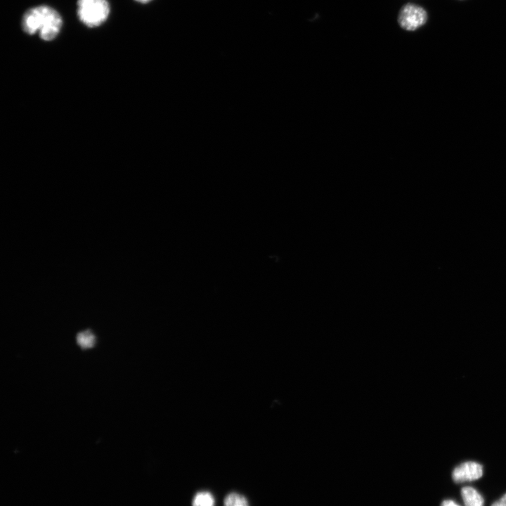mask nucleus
Segmentation results:
<instances>
[{
	"mask_svg": "<svg viewBox=\"0 0 506 506\" xmlns=\"http://www.w3.org/2000/svg\"><path fill=\"white\" fill-rule=\"evenodd\" d=\"M441 506H460V505L452 500H445L441 502Z\"/></svg>",
	"mask_w": 506,
	"mask_h": 506,
	"instance_id": "nucleus-10",
	"label": "nucleus"
},
{
	"mask_svg": "<svg viewBox=\"0 0 506 506\" xmlns=\"http://www.w3.org/2000/svg\"><path fill=\"white\" fill-rule=\"evenodd\" d=\"M77 343L82 349H90L96 343L95 335L90 330L79 332L76 337Z\"/></svg>",
	"mask_w": 506,
	"mask_h": 506,
	"instance_id": "nucleus-6",
	"label": "nucleus"
},
{
	"mask_svg": "<svg viewBox=\"0 0 506 506\" xmlns=\"http://www.w3.org/2000/svg\"><path fill=\"white\" fill-rule=\"evenodd\" d=\"M491 506H506V493L501 498L494 502Z\"/></svg>",
	"mask_w": 506,
	"mask_h": 506,
	"instance_id": "nucleus-9",
	"label": "nucleus"
},
{
	"mask_svg": "<svg viewBox=\"0 0 506 506\" xmlns=\"http://www.w3.org/2000/svg\"><path fill=\"white\" fill-rule=\"evenodd\" d=\"M483 475V467L478 462L468 461L457 466L453 471L452 478L456 483L476 480Z\"/></svg>",
	"mask_w": 506,
	"mask_h": 506,
	"instance_id": "nucleus-4",
	"label": "nucleus"
},
{
	"mask_svg": "<svg viewBox=\"0 0 506 506\" xmlns=\"http://www.w3.org/2000/svg\"><path fill=\"white\" fill-rule=\"evenodd\" d=\"M461 496L465 506H484L482 495L471 486L463 487L461 489Z\"/></svg>",
	"mask_w": 506,
	"mask_h": 506,
	"instance_id": "nucleus-5",
	"label": "nucleus"
},
{
	"mask_svg": "<svg viewBox=\"0 0 506 506\" xmlns=\"http://www.w3.org/2000/svg\"><path fill=\"white\" fill-rule=\"evenodd\" d=\"M63 21L60 14L48 6H39L27 10L22 19V28L29 34L39 32L45 41L53 39L59 33Z\"/></svg>",
	"mask_w": 506,
	"mask_h": 506,
	"instance_id": "nucleus-1",
	"label": "nucleus"
},
{
	"mask_svg": "<svg viewBox=\"0 0 506 506\" xmlns=\"http://www.w3.org/2000/svg\"><path fill=\"white\" fill-rule=\"evenodd\" d=\"M427 20V13L419 5L408 3L401 8L398 15V22L401 28L407 31H414L424 25Z\"/></svg>",
	"mask_w": 506,
	"mask_h": 506,
	"instance_id": "nucleus-3",
	"label": "nucleus"
},
{
	"mask_svg": "<svg viewBox=\"0 0 506 506\" xmlns=\"http://www.w3.org/2000/svg\"><path fill=\"white\" fill-rule=\"evenodd\" d=\"M192 506H214V498L208 491L197 492L193 497Z\"/></svg>",
	"mask_w": 506,
	"mask_h": 506,
	"instance_id": "nucleus-7",
	"label": "nucleus"
},
{
	"mask_svg": "<svg viewBox=\"0 0 506 506\" xmlns=\"http://www.w3.org/2000/svg\"><path fill=\"white\" fill-rule=\"evenodd\" d=\"M136 1H137L140 3L145 4V3L150 1L151 0H136Z\"/></svg>",
	"mask_w": 506,
	"mask_h": 506,
	"instance_id": "nucleus-11",
	"label": "nucleus"
},
{
	"mask_svg": "<svg viewBox=\"0 0 506 506\" xmlns=\"http://www.w3.org/2000/svg\"><path fill=\"white\" fill-rule=\"evenodd\" d=\"M110 13L107 0H78L77 15L85 25L95 27L103 24Z\"/></svg>",
	"mask_w": 506,
	"mask_h": 506,
	"instance_id": "nucleus-2",
	"label": "nucleus"
},
{
	"mask_svg": "<svg viewBox=\"0 0 506 506\" xmlns=\"http://www.w3.org/2000/svg\"><path fill=\"white\" fill-rule=\"evenodd\" d=\"M224 506H249L247 498L238 493H228L223 501Z\"/></svg>",
	"mask_w": 506,
	"mask_h": 506,
	"instance_id": "nucleus-8",
	"label": "nucleus"
}]
</instances>
